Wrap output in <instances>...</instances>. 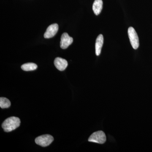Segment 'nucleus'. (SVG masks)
<instances>
[{
    "label": "nucleus",
    "mask_w": 152,
    "mask_h": 152,
    "mask_svg": "<svg viewBox=\"0 0 152 152\" xmlns=\"http://www.w3.org/2000/svg\"><path fill=\"white\" fill-rule=\"evenodd\" d=\"M20 124V120L16 117H11L5 120L2 127L7 132H12L18 127Z\"/></svg>",
    "instance_id": "obj_1"
},
{
    "label": "nucleus",
    "mask_w": 152,
    "mask_h": 152,
    "mask_svg": "<svg viewBox=\"0 0 152 152\" xmlns=\"http://www.w3.org/2000/svg\"><path fill=\"white\" fill-rule=\"evenodd\" d=\"M106 141L105 134L102 131H98L93 133L88 139V141L97 143H104Z\"/></svg>",
    "instance_id": "obj_2"
},
{
    "label": "nucleus",
    "mask_w": 152,
    "mask_h": 152,
    "mask_svg": "<svg viewBox=\"0 0 152 152\" xmlns=\"http://www.w3.org/2000/svg\"><path fill=\"white\" fill-rule=\"evenodd\" d=\"M128 35L132 47L136 50L139 48V39L138 36L134 28L130 27L128 29Z\"/></svg>",
    "instance_id": "obj_3"
},
{
    "label": "nucleus",
    "mask_w": 152,
    "mask_h": 152,
    "mask_svg": "<svg viewBox=\"0 0 152 152\" xmlns=\"http://www.w3.org/2000/svg\"><path fill=\"white\" fill-rule=\"evenodd\" d=\"M53 140V136L50 135L45 134L37 137L35 139V142L41 146L45 147L50 145Z\"/></svg>",
    "instance_id": "obj_4"
},
{
    "label": "nucleus",
    "mask_w": 152,
    "mask_h": 152,
    "mask_svg": "<svg viewBox=\"0 0 152 152\" xmlns=\"http://www.w3.org/2000/svg\"><path fill=\"white\" fill-rule=\"evenodd\" d=\"M73 42V39L70 37L67 33H64L61 37L60 47L63 49L67 48Z\"/></svg>",
    "instance_id": "obj_5"
},
{
    "label": "nucleus",
    "mask_w": 152,
    "mask_h": 152,
    "mask_svg": "<svg viewBox=\"0 0 152 152\" xmlns=\"http://www.w3.org/2000/svg\"><path fill=\"white\" fill-rule=\"evenodd\" d=\"M58 30V26L57 24L55 23L50 25L44 34V37L46 39L53 37L56 35Z\"/></svg>",
    "instance_id": "obj_6"
},
{
    "label": "nucleus",
    "mask_w": 152,
    "mask_h": 152,
    "mask_svg": "<svg viewBox=\"0 0 152 152\" xmlns=\"http://www.w3.org/2000/svg\"><path fill=\"white\" fill-rule=\"evenodd\" d=\"M54 65L56 68L59 71L64 70L68 66V62L66 60L58 57L55 59Z\"/></svg>",
    "instance_id": "obj_7"
},
{
    "label": "nucleus",
    "mask_w": 152,
    "mask_h": 152,
    "mask_svg": "<svg viewBox=\"0 0 152 152\" xmlns=\"http://www.w3.org/2000/svg\"><path fill=\"white\" fill-rule=\"evenodd\" d=\"M104 43V37L102 34L99 35L96 39L95 44V49H96V54L99 56L101 53V50L102 48Z\"/></svg>",
    "instance_id": "obj_8"
},
{
    "label": "nucleus",
    "mask_w": 152,
    "mask_h": 152,
    "mask_svg": "<svg viewBox=\"0 0 152 152\" xmlns=\"http://www.w3.org/2000/svg\"><path fill=\"white\" fill-rule=\"evenodd\" d=\"M103 8V1L102 0H95L93 4V10L96 15H99Z\"/></svg>",
    "instance_id": "obj_9"
},
{
    "label": "nucleus",
    "mask_w": 152,
    "mask_h": 152,
    "mask_svg": "<svg viewBox=\"0 0 152 152\" xmlns=\"http://www.w3.org/2000/svg\"><path fill=\"white\" fill-rule=\"evenodd\" d=\"M37 68V66L35 64L33 63H26L21 66V69L25 71L35 70Z\"/></svg>",
    "instance_id": "obj_10"
},
{
    "label": "nucleus",
    "mask_w": 152,
    "mask_h": 152,
    "mask_svg": "<svg viewBox=\"0 0 152 152\" xmlns=\"http://www.w3.org/2000/svg\"><path fill=\"white\" fill-rule=\"evenodd\" d=\"M11 106V102L8 99L4 97L0 98V107L1 108H7Z\"/></svg>",
    "instance_id": "obj_11"
}]
</instances>
